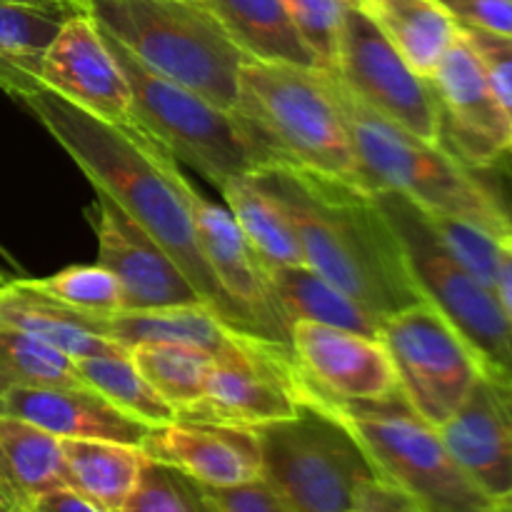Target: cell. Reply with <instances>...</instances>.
<instances>
[{"mask_svg":"<svg viewBox=\"0 0 512 512\" xmlns=\"http://www.w3.org/2000/svg\"><path fill=\"white\" fill-rule=\"evenodd\" d=\"M15 100L63 145L93 188L108 195L183 268L200 300L225 325L248 333L200 253L190 205L195 188L180 173L173 155L140 130L105 123L85 113L40 80L20 90Z\"/></svg>","mask_w":512,"mask_h":512,"instance_id":"1","label":"cell"},{"mask_svg":"<svg viewBox=\"0 0 512 512\" xmlns=\"http://www.w3.org/2000/svg\"><path fill=\"white\" fill-rule=\"evenodd\" d=\"M250 175L285 210L310 270L380 320L423 300L373 195L283 163L265 165Z\"/></svg>","mask_w":512,"mask_h":512,"instance_id":"2","label":"cell"},{"mask_svg":"<svg viewBox=\"0 0 512 512\" xmlns=\"http://www.w3.org/2000/svg\"><path fill=\"white\" fill-rule=\"evenodd\" d=\"M230 113L243 125L263 168L283 163L363 188L353 138L323 68L248 58Z\"/></svg>","mask_w":512,"mask_h":512,"instance_id":"3","label":"cell"},{"mask_svg":"<svg viewBox=\"0 0 512 512\" xmlns=\"http://www.w3.org/2000/svg\"><path fill=\"white\" fill-rule=\"evenodd\" d=\"M78 8L150 73L203 95L218 108H235L240 68L248 55L205 3L78 0Z\"/></svg>","mask_w":512,"mask_h":512,"instance_id":"4","label":"cell"},{"mask_svg":"<svg viewBox=\"0 0 512 512\" xmlns=\"http://www.w3.org/2000/svg\"><path fill=\"white\" fill-rule=\"evenodd\" d=\"M298 405L338 420L363 448L375 475L398 490L418 512H495L490 500L455 463L438 430L405 398L383 403L330 400L298 390Z\"/></svg>","mask_w":512,"mask_h":512,"instance_id":"5","label":"cell"},{"mask_svg":"<svg viewBox=\"0 0 512 512\" xmlns=\"http://www.w3.org/2000/svg\"><path fill=\"white\" fill-rule=\"evenodd\" d=\"M330 93L343 110L360 165V183L370 195L400 193L428 213L453 215L488 230L495 238H508L503 218L490 205L483 190L440 145L425 143L400 125L360 103L335 73L325 70Z\"/></svg>","mask_w":512,"mask_h":512,"instance_id":"6","label":"cell"},{"mask_svg":"<svg viewBox=\"0 0 512 512\" xmlns=\"http://www.w3.org/2000/svg\"><path fill=\"white\" fill-rule=\"evenodd\" d=\"M420 298L468 343L485 378L512 388V323L493 288L480 283L440 240L428 213L400 193H375Z\"/></svg>","mask_w":512,"mask_h":512,"instance_id":"7","label":"cell"},{"mask_svg":"<svg viewBox=\"0 0 512 512\" xmlns=\"http://www.w3.org/2000/svg\"><path fill=\"white\" fill-rule=\"evenodd\" d=\"M110 50L128 75L133 90V128L180 163L198 170L220 190L240 175L263 168L258 150L230 110L203 95L150 73L108 33Z\"/></svg>","mask_w":512,"mask_h":512,"instance_id":"8","label":"cell"},{"mask_svg":"<svg viewBox=\"0 0 512 512\" xmlns=\"http://www.w3.org/2000/svg\"><path fill=\"white\" fill-rule=\"evenodd\" d=\"M263 450V480L298 512H353L375 480L363 448L335 418L300 405L293 418L253 428Z\"/></svg>","mask_w":512,"mask_h":512,"instance_id":"9","label":"cell"},{"mask_svg":"<svg viewBox=\"0 0 512 512\" xmlns=\"http://www.w3.org/2000/svg\"><path fill=\"white\" fill-rule=\"evenodd\" d=\"M380 340L395 365L405 403L433 428L468 400L485 375L468 343L425 300L385 318Z\"/></svg>","mask_w":512,"mask_h":512,"instance_id":"10","label":"cell"},{"mask_svg":"<svg viewBox=\"0 0 512 512\" xmlns=\"http://www.w3.org/2000/svg\"><path fill=\"white\" fill-rule=\"evenodd\" d=\"M330 73L370 110L415 138L438 145L440 123L430 80L413 73L358 3L345 13Z\"/></svg>","mask_w":512,"mask_h":512,"instance_id":"11","label":"cell"},{"mask_svg":"<svg viewBox=\"0 0 512 512\" xmlns=\"http://www.w3.org/2000/svg\"><path fill=\"white\" fill-rule=\"evenodd\" d=\"M438 108V145L463 168H478L512 145V118L490 85L483 60L460 28L430 78Z\"/></svg>","mask_w":512,"mask_h":512,"instance_id":"12","label":"cell"},{"mask_svg":"<svg viewBox=\"0 0 512 512\" xmlns=\"http://www.w3.org/2000/svg\"><path fill=\"white\" fill-rule=\"evenodd\" d=\"M290 353L298 368L295 398L300 388L330 400L360 403L403 398L395 365L380 338L313 320H293Z\"/></svg>","mask_w":512,"mask_h":512,"instance_id":"13","label":"cell"},{"mask_svg":"<svg viewBox=\"0 0 512 512\" xmlns=\"http://www.w3.org/2000/svg\"><path fill=\"white\" fill-rule=\"evenodd\" d=\"M190 205L200 253L223 295L238 310L245 330L255 338L290 348V318L275 295L268 268L250 248L230 210L205 200L198 190Z\"/></svg>","mask_w":512,"mask_h":512,"instance_id":"14","label":"cell"},{"mask_svg":"<svg viewBox=\"0 0 512 512\" xmlns=\"http://www.w3.org/2000/svg\"><path fill=\"white\" fill-rule=\"evenodd\" d=\"M40 83L105 123L133 128V90L103 30L75 8L48 45Z\"/></svg>","mask_w":512,"mask_h":512,"instance_id":"15","label":"cell"},{"mask_svg":"<svg viewBox=\"0 0 512 512\" xmlns=\"http://www.w3.org/2000/svg\"><path fill=\"white\" fill-rule=\"evenodd\" d=\"M93 210L98 263L120 280L125 310L203 303L183 268L108 195L95 190Z\"/></svg>","mask_w":512,"mask_h":512,"instance_id":"16","label":"cell"},{"mask_svg":"<svg viewBox=\"0 0 512 512\" xmlns=\"http://www.w3.org/2000/svg\"><path fill=\"white\" fill-rule=\"evenodd\" d=\"M140 448L150 460L173 465L208 488H233L263 478V450L253 428L175 418L150 428Z\"/></svg>","mask_w":512,"mask_h":512,"instance_id":"17","label":"cell"},{"mask_svg":"<svg viewBox=\"0 0 512 512\" xmlns=\"http://www.w3.org/2000/svg\"><path fill=\"white\" fill-rule=\"evenodd\" d=\"M438 430L455 463L500 503L512 495V388L480 378L463 405Z\"/></svg>","mask_w":512,"mask_h":512,"instance_id":"18","label":"cell"},{"mask_svg":"<svg viewBox=\"0 0 512 512\" xmlns=\"http://www.w3.org/2000/svg\"><path fill=\"white\" fill-rule=\"evenodd\" d=\"M0 413L60 440H110L140 448L150 433V425L125 415L88 385L8 388L0 393Z\"/></svg>","mask_w":512,"mask_h":512,"instance_id":"19","label":"cell"},{"mask_svg":"<svg viewBox=\"0 0 512 512\" xmlns=\"http://www.w3.org/2000/svg\"><path fill=\"white\" fill-rule=\"evenodd\" d=\"M298 368L293 353L270 365L213 363L200 403L183 418L260 428L275 420L293 418L300 410L295 398Z\"/></svg>","mask_w":512,"mask_h":512,"instance_id":"20","label":"cell"},{"mask_svg":"<svg viewBox=\"0 0 512 512\" xmlns=\"http://www.w3.org/2000/svg\"><path fill=\"white\" fill-rule=\"evenodd\" d=\"M108 318L70 308L38 288L33 278H8L0 285V328L43 340L73 360L125 353L123 345L110 340Z\"/></svg>","mask_w":512,"mask_h":512,"instance_id":"21","label":"cell"},{"mask_svg":"<svg viewBox=\"0 0 512 512\" xmlns=\"http://www.w3.org/2000/svg\"><path fill=\"white\" fill-rule=\"evenodd\" d=\"M63 488H68L63 440L0 413V505L23 510L40 495Z\"/></svg>","mask_w":512,"mask_h":512,"instance_id":"22","label":"cell"},{"mask_svg":"<svg viewBox=\"0 0 512 512\" xmlns=\"http://www.w3.org/2000/svg\"><path fill=\"white\" fill-rule=\"evenodd\" d=\"M415 75L430 80L460 33L455 15L438 0H355Z\"/></svg>","mask_w":512,"mask_h":512,"instance_id":"23","label":"cell"},{"mask_svg":"<svg viewBox=\"0 0 512 512\" xmlns=\"http://www.w3.org/2000/svg\"><path fill=\"white\" fill-rule=\"evenodd\" d=\"M205 5L250 60L320 68L283 0H205Z\"/></svg>","mask_w":512,"mask_h":512,"instance_id":"24","label":"cell"},{"mask_svg":"<svg viewBox=\"0 0 512 512\" xmlns=\"http://www.w3.org/2000/svg\"><path fill=\"white\" fill-rule=\"evenodd\" d=\"M78 5L0 0V88L15 98L40 80L48 45Z\"/></svg>","mask_w":512,"mask_h":512,"instance_id":"25","label":"cell"},{"mask_svg":"<svg viewBox=\"0 0 512 512\" xmlns=\"http://www.w3.org/2000/svg\"><path fill=\"white\" fill-rule=\"evenodd\" d=\"M68 488L90 503L120 512L143 475L148 455L138 445L110 440H63Z\"/></svg>","mask_w":512,"mask_h":512,"instance_id":"26","label":"cell"},{"mask_svg":"<svg viewBox=\"0 0 512 512\" xmlns=\"http://www.w3.org/2000/svg\"><path fill=\"white\" fill-rule=\"evenodd\" d=\"M270 283L283 305L285 315L293 320H313V323L333 325V328L350 330V333L380 338L383 320L370 313L368 308L335 288L330 280L310 270L308 265L298 268H268Z\"/></svg>","mask_w":512,"mask_h":512,"instance_id":"27","label":"cell"},{"mask_svg":"<svg viewBox=\"0 0 512 512\" xmlns=\"http://www.w3.org/2000/svg\"><path fill=\"white\" fill-rule=\"evenodd\" d=\"M225 205L243 230L245 240L255 250L265 268H298L305 265L303 245L293 223L278 200L265 193L253 175L233 178L223 190Z\"/></svg>","mask_w":512,"mask_h":512,"instance_id":"28","label":"cell"},{"mask_svg":"<svg viewBox=\"0 0 512 512\" xmlns=\"http://www.w3.org/2000/svg\"><path fill=\"white\" fill-rule=\"evenodd\" d=\"M128 358L178 418L200 403L213 368L208 353L178 343H135L128 348Z\"/></svg>","mask_w":512,"mask_h":512,"instance_id":"29","label":"cell"},{"mask_svg":"<svg viewBox=\"0 0 512 512\" xmlns=\"http://www.w3.org/2000/svg\"><path fill=\"white\" fill-rule=\"evenodd\" d=\"M80 380L95 393L103 395L108 403L123 410L130 418L150 425H165L175 420V410L155 393L153 385L140 375L133 360L128 358V350L118 355H90V358L75 360Z\"/></svg>","mask_w":512,"mask_h":512,"instance_id":"30","label":"cell"},{"mask_svg":"<svg viewBox=\"0 0 512 512\" xmlns=\"http://www.w3.org/2000/svg\"><path fill=\"white\" fill-rule=\"evenodd\" d=\"M58 385H85L70 355L20 330L0 328V393Z\"/></svg>","mask_w":512,"mask_h":512,"instance_id":"31","label":"cell"},{"mask_svg":"<svg viewBox=\"0 0 512 512\" xmlns=\"http://www.w3.org/2000/svg\"><path fill=\"white\" fill-rule=\"evenodd\" d=\"M35 285L53 295V298L63 300L70 308L83 310V313L115 315L125 310L120 280L100 263L70 265V268L58 270L48 278H38Z\"/></svg>","mask_w":512,"mask_h":512,"instance_id":"32","label":"cell"},{"mask_svg":"<svg viewBox=\"0 0 512 512\" xmlns=\"http://www.w3.org/2000/svg\"><path fill=\"white\" fill-rule=\"evenodd\" d=\"M120 512H213L205 488L173 465L150 460Z\"/></svg>","mask_w":512,"mask_h":512,"instance_id":"33","label":"cell"},{"mask_svg":"<svg viewBox=\"0 0 512 512\" xmlns=\"http://www.w3.org/2000/svg\"><path fill=\"white\" fill-rule=\"evenodd\" d=\"M428 213V210H425ZM430 223L438 230L440 240L445 248L488 288L495 290L498 280V263H500V238L490 235L488 230L468 223V220L453 218L443 213H428Z\"/></svg>","mask_w":512,"mask_h":512,"instance_id":"34","label":"cell"},{"mask_svg":"<svg viewBox=\"0 0 512 512\" xmlns=\"http://www.w3.org/2000/svg\"><path fill=\"white\" fill-rule=\"evenodd\" d=\"M283 3L305 43L318 55L320 68H333L345 13L355 0H283Z\"/></svg>","mask_w":512,"mask_h":512,"instance_id":"35","label":"cell"},{"mask_svg":"<svg viewBox=\"0 0 512 512\" xmlns=\"http://www.w3.org/2000/svg\"><path fill=\"white\" fill-rule=\"evenodd\" d=\"M460 28H463V33L473 43L475 53L483 60L490 85H493L495 95H498V100L512 118V40L503 38V35L485 33V30L478 28H468V25H460Z\"/></svg>","mask_w":512,"mask_h":512,"instance_id":"36","label":"cell"},{"mask_svg":"<svg viewBox=\"0 0 512 512\" xmlns=\"http://www.w3.org/2000/svg\"><path fill=\"white\" fill-rule=\"evenodd\" d=\"M213 512H298L280 493H275L263 478L233 488H208L203 485Z\"/></svg>","mask_w":512,"mask_h":512,"instance_id":"37","label":"cell"},{"mask_svg":"<svg viewBox=\"0 0 512 512\" xmlns=\"http://www.w3.org/2000/svg\"><path fill=\"white\" fill-rule=\"evenodd\" d=\"M478 188L483 190L485 198L490 200L498 215L503 218L505 228L512 235V145L495 155L490 163L478 165V168H468Z\"/></svg>","mask_w":512,"mask_h":512,"instance_id":"38","label":"cell"},{"mask_svg":"<svg viewBox=\"0 0 512 512\" xmlns=\"http://www.w3.org/2000/svg\"><path fill=\"white\" fill-rule=\"evenodd\" d=\"M460 25L512 40V0H438Z\"/></svg>","mask_w":512,"mask_h":512,"instance_id":"39","label":"cell"},{"mask_svg":"<svg viewBox=\"0 0 512 512\" xmlns=\"http://www.w3.org/2000/svg\"><path fill=\"white\" fill-rule=\"evenodd\" d=\"M23 512H110V510L90 503L88 498L78 495L75 490L63 488V490H53V493L40 495V498H35L33 503L25 505Z\"/></svg>","mask_w":512,"mask_h":512,"instance_id":"40","label":"cell"},{"mask_svg":"<svg viewBox=\"0 0 512 512\" xmlns=\"http://www.w3.org/2000/svg\"><path fill=\"white\" fill-rule=\"evenodd\" d=\"M495 295L503 305L505 315L512 323V235L500 240V263H498V280H495Z\"/></svg>","mask_w":512,"mask_h":512,"instance_id":"41","label":"cell"},{"mask_svg":"<svg viewBox=\"0 0 512 512\" xmlns=\"http://www.w3.org/2000/svg\"><path fill=\"white\" fill-rule=\"evenodd\" d=\"M495 512H512V495L500 500V503H495Z\"/></svg>","mask_w":512,"mask_h":512,"instance_id":"42","label":"cell"},{"mask_svg":"<svg viewBox=\"0 0 512 512\" xmlns=\"http://www.w3.org/2000/svg\"><path fill=\"white\" fill-rule=\"evenodd\" d=\"M0 512H23V510H15L10 508V505H0Z\"/></svg>","mask_w":512,"mask_h":512,"instance_id":"43","label":"cell"},{"mask_svg":"<svg viewBox=\"0 0 512 512\" xmlns=\"http://www.w3.org/2000/svg\"><path fill=\"white\" fill-rule=\"evenodd\" d=\"M20 3H48V0H20ZM60 3V0H58Z\"/></svg>","mask_w":512,"mask_h":512,"instance_id":"44","label":"cell"},{"mask_svg":"<svg viewBox=\"0 0 512 512\" xmlns=\"http://www.w3.org/2000/svg\"><path fill=\"white\" fill-rule=\"evenodd\" d=\"M5 280H8V275H5V273H3V270H0V285H3V283H5Z\"/></svg>","mask_w":512,"mask_h":512,"instance_id":"45","label":"cell"},{"mask_svg":"<svg viewBox=\"0 0 512 512\" xmlns=\"http://www.w3.org/2000/svg\"><path fill=\"white\" fill-rule=\"evenodd\" d=\"M60 3H73V5H78V0H60Z\"/></svg>","mask_w":512,"mask_h":512,"instance_id":"46","label":"cell"},{"mask_svg":"<svg viewBox=\"0 0 512 512\" xmlns=\"http://www.w3.org/2000/svg\"><path fill=\"white\" fill-rule=\"evenodd\" d=\"M198 3H205V0H198Z\"/></svg>","mask_w":512,"mask_h":512,"instance_id":"47","label":"cell"},{"mask_svg":"<svg viewBox=\"0 0 512 512\" xmlns=\"http://www.w3.org/2000/svg\"><path fill=\"white\" fill-rule=\"evenodd\" d=\"M353 512H358V510H353Z\"/></svg>","mask_w":512,"mask_h":512,"instance_id":"48","label":"cell"}]
</instances>
